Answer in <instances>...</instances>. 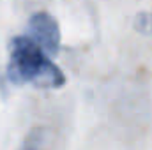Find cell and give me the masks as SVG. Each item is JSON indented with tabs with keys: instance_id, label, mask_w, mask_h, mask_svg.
<instances>
[{
	"instance_id": "obj_4",
	"label": "cell",
	"mask_w": 152,
	"mask_h": 150,
	"mask_svg": "<svg viewBox=\"0 0 152 150\" xmlns=\"http://www.w3.org/2000/svg\"><path fill=\"white\" fill-rule=\"evenodd\" d=\"M149 21H151V27H152V16H151V18H149Z\"/></svg>"
},
{
	"instance_id": "obj_1",
	"label": "cell",
	"mask_w": 152,
	"mask_h": 150,
	"mask_svg": "<svg viewBox=\"0 0 152 150\" xmlns=\"http://www.w3.org/2000/svg\"><path fill=\"white\" fill-rule=\"evenodd\" d=\"M7 78L14 85H32L37 88H60L66 85V74L60 67L28 36H16L11 41Z\"/></svg>"
},
{
	"instance_id": "obj_2",
	"label": "cell",
	"mask_w": 152,
	"mask_h": 150,
	"mask_svg": "<svg viewBox=\"0 0 152 150\" xmlns=\"http://www.w3.org/2000/svg\"><path fill=\"white\" fill-rule=\"evenodd\" d=\"M27 36L34 39L50 57L57 55V51L60 48L58 23L46 11H39V12L30 16V20H28V34Z\"/></svg>"
},
{
	"instance_id": "obj_3",
	"label": "cell",
	"mask_w": 152,
	"mask_h": 150,
	"mask_svg": "<svg viewBox=\"0 0 152 150\" xmlns=\"http://www.w3.org/2000/svg\"><path fill=\"white\" fill-rule=\"evenodd\" d=\"M21 150H51L48 133L42 131V129L32 131V133L25 138V143H23Z\"/></svg>"
}]
</instances>
